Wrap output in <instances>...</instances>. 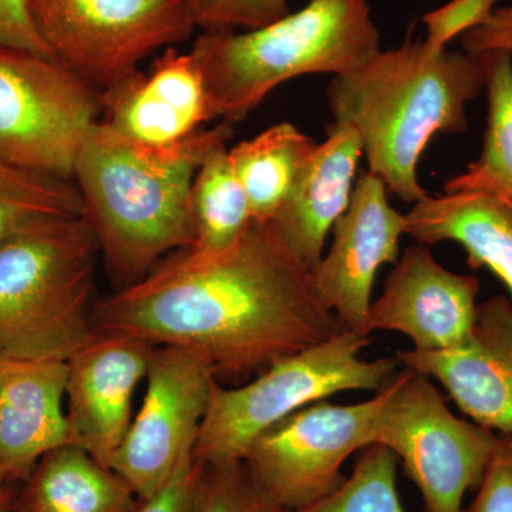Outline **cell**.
<instances>
[{"label": "cell", "mask_w": 512, "mask_h": 512, "mask_svg": "<svg viewBox=\"0 0 512 512\" xmlns=\"http://www.w3.org/2000/svg\"><path fill=\"white\" fill-rule=\"evenodd\" d=\"M309 274L271 224L252 221L228 251L181 249L97 302L93 329L197 350L217 375H248L346 330L316 298Z\"/></svg>", "instance_id": "cell-1"}, {"label": "cell", "mask_w": 512, "mask_h": 512, "mask_svg": "<svg viewBox=\"0 0 512 512\" xmlns=\"http://www.w3.org/2000/svg\"><path fill=\"white\" fill-rule=\"evenodd\" d=\"M234 134L221 121L167 146L138 143L106 124L84 140L73 177L110 274L126 288L170 252L194 244L191 191L205 157Z\"/></svg>", "instance_id": "cell-2"}, {"label": "cell", "mask_w": 512, "mask_h": 512, "mask_svg": "<svg viewBox=\"0 0 512 512\" xmlns=\"http://www.w3.org/2000/svg\"><path fill=\"white\" fill-rule=\"evenodd\" d=\"M484 89L483 55L407 40L333 77L326 94L335 123L359 134L369 173L416 204L429 195L417 181L421 154L436 134L466 131L467 103Z\"/></svg>", "instance_id": "cell-3"}, {"label": "cell", "mask_w": 512, "mask_h": 512, "mask_svg": "<svg viewBox=\"0 0 512 512\" xmlns=\"http://www.w3.org/2000/svg\"><path fill=\"white\" fill-rule=\"evenodd\" d=\"M380 52L369 0H311L264 28L204 30L191 55L212 117L244 120L279 84L312 73L353 72Z\"/></svg>", "instance_id": "cell-4"}, {"label": "cell", "mask_w": 512, "mask_h": 512, "mask_svg": "<svg viewBox=\"0 0 512 512\" xmlns=\"http://www.w3.org/2000/svg\"><path fill=\"white\" fill-rule=\"evenodd\" d=\"M99 252L84 215L0 244V353L73 355L93 332Z\"/></svg>", "instance_id": "cell-5"}, {"label": "cell", "mask_w": 512, "mask_h": 512, "mask_svg": "<svg viewBox=\"0 0 512 512\" xmlns=\"http://www.w3.org/2000/svg\"><path fill=\"white\" fill-rule=\"evenodd\" d=\"M372 336L343 330L311 348L278 357L244 386L215 383L194 448L205 466L242 463L254 441L276 423L350 390L382 392L399 373L397 357L362 359Z\"/></svg>", "instance_id": "cell-6"}, {"label": "cell", "mask_w": 512, "mask_h": 512, "mask_svg": "<svg viewBox=\"0 0 512 512\" xmlns=\"http://www.w3.org/2000/svg\"><path fill=\"white\" fill-rule=\"evenodd\" d=\"M498 434L448 409L433 379L404 367L382 390L375 444L393 451L423 497L424 512H463L478 488Z\"/></svg>", "instance_id": "cell-7"}, {"label": "cell", "mask_w": 512, "mask_h": 512, "mask_svg": "<svg viewBox=\"0 0 512 512\" xmlns=\"http://www.w3.org/2000/svg\"><path fill=\"white\" fill-rule=\"evenodd\" d=\"M30 15L57 62L99 94L197 28L184 0H30Z\"/></svg>", "instance_id": "cell-8"}, {"label": "cell", "mask_w": 512, "mask_h": 512, "mask_svg": "<svg viewBox=\"0 0 512 512\" xmlns=\"http://www.w3.org/2000/svg\"><path fill=\"white\" fill-rule=\"evenodd\" d=\"M99 93L55 59L0 45V156L70 180Z\"/></svg>", "instance_id": "cell-9"}, {"label": "cell", "mask_w": 512, "mask_h": 512, "mask_svg": "<svg viewBox=\"0 0 512 512\" xmlns=\"http://www.w3.org/2000/svg\"><path fill=\"white\" fill-rule=\"evenodd\" d=\"M380 404L382 392L356 404H309L262 433L242 464L276 507H309L343 484L342 467L350 456L375 444Z\"/></svg>", "instance_id": "cell-10"}, {"label": "cell", "mask_w": 512, "mask_h": 512, "mask_svg": "<svg viewBox=\"0 0 512 512\" xmlns=\"http://www.w3.org/2000/svg\"><path fill=\"white\" fill-rule=\"evenodd\" d=\"M217 376L197 350L154 348L143 403L110 463L138 498L156 494L194 457Z\"/></svg>", "instance_id": "cell-11"}, {"label": "cell", "mask_w": 512, "mask_h": 512, "mask_svg": "<svg viewBox=\"0 0 512 512\" xmlns=\"http://www.w3.org/2000/svg\"><path fill=\"white\" fill-rule=\"evenodd\" d=\"M404 234L406 215L394 210L386 185L367 171L353 188L348 210L333 227L332 248L309 274L316 298L346 330L370 335L367 316L377 272L399 261Z\"/></svg>", "instance_id": "cell-12"}, {"label": "cell", "mask_w": 512, "mask_h": 512, "mask_svg": "<svg viewBox=\"0 0 512 512\" xmlns=\"http://www.w3.org/2000/svg\"><path fill=\"white\" fill-rule=\"evenodd\" d=\"M156 346L127 333L94 330L67 359L69 444L110 467L133 420V397Z\"/></svg>", "instance_id": "cell-13"}, {"label": "cell", "mask_w": 512, "mask_h": 512, "mask_svg": "<svg viewBox=\"0 0 512 512\" xmlns=\"http://www.w3.org/2000/svg\"><path fill=\"white\" fill-rule=\"evenodd\" d=\"M478 292L477 276L444 268L423 245L407 248L370 305L367 332L402 333L420 352L457 348L476 322Z\"/></svg>", "instance_id": "cell-14"}, {"label": "cell", "mask_w": 512, "mask_h": 512, "mask_svg": "<svg viewBox=\"0 0 512 512\" xmlns=\"http://www.w3.org/2000/svg\"><path fill=\"white\" fill-rule=\"evenodd\" d=\"M400 365L437 380L471 421L512 436V303L495 296L478 305L473 330L457 348L400 350Z\"/></svg>", "instance_id": "cell-15"}, {"label": "cell", "mask_w": 512, "mask_h": 512, "mask_svg": "<svg viewBox=\"0 0 512 512\" xmlns=\"http://www.w3.org/2000/svg\"><path fill=\"white\" fill-rule=\"evenodd\" d=\"M106 124L138 143L167 146L214 120L204 77L194 56L167 47L151 63L99 94Z\"/></svg>", "instance_id": "cell-16"}, {"label": "cell", "mask_w": 512, "mask_h": 512, "mask_svg": "<svg viewBox=\"0 0 512 512\" xmlns=\"http://www.w3.org/2000/svg\"><path fill=\"white\" fill-rule=\"evenodd\" d=\"M66 386L67 360L0 353V467L10 484L70 443Z\"/></svg>", "instance_id": "cell-17"}, {"label": "cell", "mask_w": 512, "mask_h": 512, "mask_svg": "<svg viewBox=\"0 0 512 512\" xmlns=\"http://www.w3.org/2000/svg\"><path fill=\"white\" fill-rule=\"evenodd\" d=\"M362 154L359 134L333 123L325 143L312 151L281 210L268 222L309 271L322 258L330 229L348 210Z\"/></svg>", "instance_id": "cell-18"}, {"label": "cell", "mask_w": 512, "mask_h": 512, "mask_svg": "<svg viewBox=\"0 0 512 512\" xmlns=\"http://www.w3.org/2000/svg\"><path fill=\"white\" fill-rule=\"evenodd\" d=\"M406 218L407 235L420 245L460 244L468 266L490 269L507 286L512 303V214L503 202L481 191L427 195Z\"/></svg>", "instance_id": "cell-19"}, {"label": "cell", "mask_w": 512, "mask_h": 512, "mask_svg": "<svg viewBox=\"0 0 512 512\" xmlns=\"http://www.w3.org/2000/svg\"><path fill=\"white\" fill-rule=\"evenodd\" d=\"M137 501L119 474L83 448L64 444L37 461L10 512H131Z\"/></svg>", "instance_id": "cell-20"}, {"label": "cell", "mask_w": 512, "mask_h": 512, "mask_svg": "<svg viewBox=\"0 0 512 512\" xmlns=\"http://www.w3.org/2000/svg\"><path fill=\"white\" fill-rule=\"evenodd\" d=\"M316 146L293 124L279 123L229 150L252 221L268 224L274 220Z\"/></svg>", "instance_id": "cell-21"}, {"label": "cell", "mask_w": 512, "mask_h": 512, "mask_svg": "<svg viewBox=\"0 0 512 512\" xmlns=\"http://www.w3.org/2000/svg\"><path fill=\"white\" fill-rule=\"evenodd\" d=\"M488 119L483 150L464 173L448 180L444 194L481 191L494 195L512 214V56L483 53Z\"/></svg>", "instance_id": "cell-22"}, {"label": "cell", "mask_w": 512, "mask_h": 512, "mask_svg": "<svg viewBox=\"0 0 512 512\" xmlns=\"http://www.w3.org/2000/svg\"><path fill=\"white\" fill-rule=\"evenodd\" d=\"M194 217L192 254L212 256L234 247L252 224L247 194L239 183L227 144L205 157L191 191Z\"/></svg>", "instance_id": "cell-23"}, {"label": "cell", "mask_w": 512, "mask_h": 512, "mask_svg": "<svg viewBox=\"0 0 512 512\" xmlns=\"http://www.w3.org/2000/svg\"><path fill=\"white\" fill-rule=\"evenodd\" d=\"M82 215L84 205L76 184L0 156V244Z\"/></svg>", "instance_id": "cell-24"}, {"label": "cell", "mask_w": 512, "mask_h": 512, "mask_svg": "<svg viewBox=\"0 0 512 512\" xmlns=\"http://www.w3.org/2000/svg\"><path fill=\"white\" fill-rule=\"evenodd\" d=\"M288 512H404L397 491V457L382 444H372L338 490L309 507Z\"/></svg>", "instance_id": "cell-25"}, {"label": "cell", "mask_w": 512, "mask_h": 512, "mask_svg": "<svg viewBox=\"0 0 512 512\" xmlns=\"http://www.w3.org/2000/svg\"><path fill=\"white\" fill-rule=\"evenodd\" d=\"M205 467L197 512H288L259 493L244 464Z\"/></svg>", "instance_id": "cell-26"}, {"label": "cell", "mask_w": 512, "mask_h": 512, "mask_svg": "<svg viewBox=\"0 0 512 512\" xmlns=\"http://www.w3.org/2000/svg\"><path fill=\"white\" fill-rule=\"evenodd\" d=\"M198 28L254 30L289 13L288 0H184Z\"/></svg>", "instance_id": "cell-27"}, {"label": "cell", "mask_w": 512, "mask_h": 512, "mask_svg": "<svg viewBox=\"0 0 512 512\" xmlns=\"http://www.w3.org/2000/svg\"><path fill=\"white\" fill-rule=\"evenodd\" d=\"M497 0H451L447 5L427 13V39L424 45L433 52L446 49L454 37L480 28L488 22L494 12Z\"/></svg>", "instance_id": "cell-28"}, {"label": "cell", "mask_w": 512, "mask_h": 512, "mask_svg": "<svg viewBox=\"0 0 512 512\" xmlns=\"http://www.w3.org/2000/svg\"><path fill=\"white\" fill-rule=\"evenodd\" d=\"M205 471V464L188 458L156 494L138 498L131 512H197Z\"/></svg>", "instance_id": "cell-29"}, {"label": "cell", "mask_w": 512, "mask_h": 512, "mask_svg": "<svg viewBox=\"0 0 512 512\" xmlns=\"http://www.w3.org/2000/svg\"><path fill=\"white\" fill-rule=\"evenodd\" d=\"M463 512H512V436L498 434L476 498Z\"/></svg>", "instance_id": "cell-30"}, {"label": "cell", "mask_w": 512, "mask_h": 512, "mask_svg": "<svg viewBox=\"0 0 512 512\" xmlns=\"http://www.w3.org/2000/svg\"><path fill=\"white\" fill-rule=\"evenodd\" d=\"M0 45L55 59L37 33L30 15V0H0Z\"/></svg>", "instance_id": "cell-31"}, {"label": "cell", "mask_w": 512, "mask_h": 512, "mask_svg": "<svg viewBox=\"0 0 512 512\" xmlns=\"http://www.w3.org/2000/svg\"><path fill=\"white\" fill-rule=\"evenodd\" d=\"M464 52H505L512 56V5L495 9L491 18L480 28L470 30L461 37Z\"/></svg>", "instance_id": "cell-32"}, {"label": "cell", "mask_w": 512, "mask_h": 512, "mask_svg": "<svg viewBox=\"0 0 512 512\" xmlns=\"http://www.w3.org/2000/svg\"><path fill=\"white\" fill-rule=\"evenodd\" d=\"M12 485L13 484H10L9 481L6 480L2 467H0V504L8 503V501H12L13 497H15Z\"/></svg>", "instance_id": "cell-33"}, {"label": "cell", "mask_w": 512, "mask_h": 512, "mask_svg": "<svg viewBox=\"0 0 512 512\" xmlns=\"http://www.w3.org/2000/svg\"><path fill=\"white\" fill-rule=\"evenodd\" d=\"M12 501L0 504V512H10V507H12Z\"/></svg>", "instance_id": "cell-34"}]
</instances>
